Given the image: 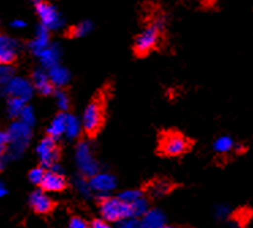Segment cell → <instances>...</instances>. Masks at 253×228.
I'll use <instances>...</instances> for the list:
<instances>
[{
  "instance_id": "1",
  "label": "cell",
  "mask_w": 253,
  "mask_h": 228,
  "mask_svg": "<svg viewBox=\"0 0 253 228\" xmlns=\"http://www.w3.org/2000/svg\"><path fill=\"white\" fill-rule=\"evenodd\" d=\"M108 95H109L108 87H104L102 90H99L94 95L93 99L90 101L87 108L84 110V115H83V130L91 139H94L95 136L98 135L105 124Z\"/></svg>"
},
{
  "instance_id": "2",
  "label": "cell",
  "mask_w": 253,
  "mask_h": 228,
  "mask_svg": "<svg viewBox=\"0 0 253 228\" xmlns=\"http://www.w3.org/2000/svg\"><path fill=\"white\" fill-rule=\"evenodd\" d=\"M192 148V141L178 130H165L158 137V152L164 156H181Z\"/></svg>"
},
{
  "instance_id": "3",
  "label": "cell",
  "mask_w": 253,
  "mask_h": 228,
  "mask_svg": "<svg viewBox=\"0 0 253 228\" xmlns=\"http://www.w3.org/2000/svg\"><path fill=\"white\" fill-rule=\"evenodd\" d=\"M161 29H162V21L157 19L153 23H150L149 26L136 37L133 50L138 57H144L157 48L158 41H160Z\"/></svg>"
},
{
  "instance_id": "4",
  "label": "cell",
  "mask_w": 253,
  "mask_h": 228,
  "mask_svg": "<svg viewBox=\"0 0 253 228\" xmlns=\"http://www.w3.org/2000/svg\"><path fill=\"white\" fill-rule=\"evenodd\" d=\"M7 136H8V155L12 159H17L26 150L29 141H30L32 130L28 125L18 121L10 126Z\"/></svg>"
},
{
  "instance_id": "5",
  "label": "cell",
  "mask_w": 253,
  "mask_h": 228,
  "mask_svg": "<svg viewBox=\"0 0 253 228\" xmlns=\"http://www.w3.org/2000/svg\"><path fill=\"white\" fill-rule=\"evenodd\" d=\"M99 208H101L102 216L109 222L120 223L123 220L133 217L132 206L121 201L119 197L117 198H104L99 204Z\"/></svg>"
},
{
  "instance_id": "6",
  "label": "cell",
  "mask_w": 253,
  "mask_h": 228,
  "mask_svg": "<svg viewBox=\"0 0 253 228\" xmlns=\"http://www.w3.org/2000/svg\"><path fill=\"white\" fill-rule=\"evenodd\" d=\"M77 163L81 173L84 177H91L98 174V163L94 159L90 146L86 141H81L77 147Z\"/></svg>"
},
{
  "instance_id": "7",
  "label": "cell",
  "mask_w": 253,
  "mask_h": 228,
  "mask_svg": "<svg viewBox=\"0 0 253 228\" xmlns=\"http://www.w3.org/2000/svg\"><path fill=\"white\" fill-rule=\"evenodd\" d=\"M37 155L41 162V167H53L60 156V151L56 144V140L50 137L42 139L37 146Z\"/></svg>"
},
{
  "instance_id": "8",
  "label": "cell",
  "mask_w": 253,
  "mask_h": 228,
  "mask_svg": "<svg viewBox=\"0 0 253 228\" xmlns=\"http://www.w3.org/2000/svg\"><path fill=\"white\" fill-rule=\"evenodd\" d=\"M34 7L41 19V25L48 30H56L61 26L63 21L53 5L45 1H34Z\"/></svg>"
},
{
  "instance_id": "9",
  "label": "cell",
  "mask_w": 253,
  "mask_h": 228,
  "mask_svg": "<svg viewBox=\"0 0 253 228\" xmlns=\"http://www.w3.org/2000/svg\"><path fill=\"white\" fill-rule=\"evenodd\" d=\"M3 92L8 94L11 98L22 99L23 102L29 101L33 95V84L23 77H12L11 80L3 87Z\"/></svg>"
},
{
  "instance_id": "10",
  "label": "cell",
  "mask_w": 253,
  "mask_h": 228,
  "mask_svg": "<svg viewBox=\"0 0 253 228\" xmlns=\"http://www.w3.org/2000/svg\"><path fill=\"white\" fill-rule=\"evenodd\" d=\"M18 56V42L8 36L0 34V65L12 64Z\"/></svg>"
},
{
  "instance_id": "11",
  "label": "cell",
  "mask_w": 253,
  "mask_h": 228,
  "mask_svg": "<svg viewBox=\"0 0 253 228\" xmlns=\"http://www.w3.org/2000/svg\"><path fill=\"white\" fill-rule=\"evenodd\" d=\"M30 206L33 208V211L36 213H39V215H46V213L53 211L55 201L45 194L42 190H36L30 195Z\"/></svg>"
},
{
  "instance_id": "12",
  "label": "cell",
  "mask_w": 253,
  "mask_h": 228,
  "mask_svg": "<svg viewBox=\"0 0 253 228\" xmlns=\"http://www.w3.org/2000/svg\"><path fill=\"white\" fill-rule=\"evenodd\" d=\"M67 188V179L61 175L56 168L52 167V171L45 173V177L41 182V189L46 191H63Z\"/></svg>"
},
{
  "instance_id": "13",
  "label": "cell",
  "mask_w": 253,
  "mask_h": 228,
  "mask_svg": "<svg viewBox=\"0 0 253 228\" xmlns=\"http://www.w3.org/2000/svg\"><path fill=\"white\" fill-rule=\"evenodd\" d=\"M32 84L33 88H36L40 94L42 95H50L53 92V84L49 80V76L48 74H45L42 70H36L34 71L33 76H32Z\"/></svg>"
},
{
  "instance_id": "14",
  "label": "cell",
  "mask_w": 253,
  "mask_h": 228,
  "mask_svg": "<svg viewBox=\"0 0 253 228\" xmlns=\"http://www.w3.org/2000/svg\"><path fill=\"white\" fill-rule=\"evenodd\" d=\"M29 48H30V50L36 56H40V54L44 52L45 49L49 48V30L41 25L39 27V30H37V34H36L34 39L29 45Z\"/></svg>"
},
{
  "instance_id": "15",
  "label": "cell",
  "mask_w": 253,
  "mask_h": 228,
  "mask_svg": "<svg viewBox=\"0 0 253 228\" xmlns=\"http://www.w3.org/2000/svg\"><path fill=\"white\" fill-rule=\"evenodd\" d=\"M173 189V182L170 179L165 178H157L150 181L149 184L146 185V191L153 197H160V195L168 194L170 193Z\"/></svg>"
},
{
  "instance_id": "16",
  "label": "cell",
  "mask_w": 253,
  "mask_h": 228,
  "mask_svg": "<svg viewBox=\"0 0 253 228\" xmlns=\"http://www.w3.org/2000/svg\"><path fill=\"white\" fill-rule=\"evenodd\" d=\"M90 186L95 191L106 193V191H110L112 189H115L116 179L115 177H112L109 174H97L90 181Z\"/></svg>"
},
{
  "instance_id": "17",
  "label": "cell",
  "mask_w": 253,
  "mask_h": 228,
  "mask_svg": "<svg viewBox=\"0 0 253 228\" xmlns=\"http://www.w3.org/2000/svg\"><path fill=\"white\" fill-rule=\"evenodd\" d=\"M41 64L50 70L52 67L59 65V59H60V48L59 45H52L49 48H46L42 53L39 56Z\"/></svg>"
},
{
  "instance_id": "18",
  "label": "cell",
  "mask_w": 253,
  "mask_h": 228,
  "mask_svg": "<svg viewBox=\"0 0 253 228\" xmlns=\"http://www.w3.org/2000/svg\"><path fill=\"white\" fill-rule=\"evenodd\" d=\"M142 228H164L165 226V217L162 215V212L153 209L149 211L142 219Z\"/></svg>"
},
{
  "instance_id": "19",
  "label": "cell",
  "mask_w": 253,
  "mask_h": 228,
  "mask_svg": "<svg viewBox=\"0 0 253 228\" xmlns=\"http://www.w3.org/2000/svg\"><path fill=\"white\" fill-rule=\"evenodd\" d=\"M48 76H49V80L52 81L53 86H66L70 81V72L61 65L52 67L48 72Z\"/></svg>"
},
{
  "instance_id": "20",
  "label": "cell",
  "mask_w": 253,
  "mask_h": 228,
  "mask_svg": "<svg viewBox=\"0 0 253 228\" xmlns=\"http://www.w3.org/2000/svg\"><path fill=\"white\" fill-rule=\"evenodd\" d=\"M66 115L67 114L64 113L56 115L55 119L50 122L49 128H48V137L57 140L63 133H66Z\"/></svg>"
},
{
  "instance_id": "21",
  "label": "cell",
  "mask_w": 253,
  "mask_h": 228,
  "mask_svg": "<svg viewBox=\"0 0 253 228\" xmlns=\"http://www.w3.org/2000/svg\"><path fill=\"white\" fill-rule=\"evenodd\" d=\"M81 130L79 122L78 119L71 115V114H67L66 115V135L68 139H75Z\"/></svg>"
},
{
  "instance_id": "22",
  "label": "cell",
  "mask_w": 253,
  "mask_h": 228,
  "mask_svg": "<svg viewBox=\"0 0 253 228\" xmlns=\"http://www.w3.org/2000/svg\"><path fill=\"white\" fill-rule=\"evenodd\" d=\"M91 29H93V23L88 21H84V22H81L79 25L77 26H72L70 29V32H68V36L70 37H83V36H86L87 33L91 32Z\"/></svg>"
},
{
  "instance_id": "23",
  "label": "cell",
  "mask_w": 253,
  "mask_h": 228,
  "mask_svg": "<svg viewBox=\"0 0 253 228\" xmlns=\"http://www.w3.org/2000/svg\"><path fill=\"white\" fill-rule=\"evenodd\" d=\"M233 147H234V143H233V140L229 136H222V137H219L218 140L215 141L214 144L215 151L220 152V153H226V152L231 151Z\"/></svg>"
},
{
  "instance_id": "24",
  "label": "cell",
  "mask_w": 253,
  "mask_h": 228,
  "mask_svg": "<svg viewBox=\"0 0 253 228\" xmlns=\"http://www.w3.org/2000/svg\"><path fill=\"white\" fill-rule=\"evenodd\" d=\"M25 102H23L22 99H18V98H10V101H8V114L11 115V117H19L21 113H22V110L25 109Z\"/></svg>"
},
{
  "instance_id": "25",
  "label": "cell",
  "mask_w": 253,
  "mask_h": 228,
  "mask_svg": "<svg viewBox=\"0 0 253 228\" xmlns=\"http://www.w3.org/2000/svg\"><path fill=\"white\" fill-rule=\"evenodd\" d=\"M119 198L121 201H124L126 204H129V205H132L133 202H136L140 198H143V194H142V191L140 190H126L124 193H121L119 195Z\"/></svg>"
},
{
  "instance_id": "26",
  "label": "cell",
  "mask_w": 253,
  "mask_h": 228,
  "mask_svg": "<svg viewBox=\"0 0 253 228\" xmlns=\"http://www.w3.org/2000/svg\"><path fill=\"white\" fill-rule=\"evenodd\" d=\"M12 77H14V68L10 65H0V86H6Z\"/></svg>"
},
{
  "instance_id": "27",
  "label": "cell",
  "mask_w": 253,
  "mask_h": 228,
  "mask_svg": "<svg viewBox=\"0 0 253 228\" xmlns=\"http://www.w3.org/2000/svg\"><path fill=\"white\" fill-rule=\"evenodd\" d=\"M131 206H132L133 217L144 216V215L149 212V202L144 200V198H140V200H138L136 202H133Z\"/></svg>"
},
{
  "instance_id": "28",
  "label": "cell",
  "mask_w": 253,
  "mask_h": 228,
  "mask_svg": "<svg viewBox=\"0 0 253 228\" xmlns=\"http://www.w3.org/2000/svg\"><path fill=\"white\" fill-rule=\"evenodd\" d=\"M34 119H36V117H34L33 109L30 108V106H25V109L22 110V113L19 115V121H21L22 124L28 125L29 128H32L34 124Z\"/></svg>"
},
{
  "instance_id": "29",
  "label": "cell",
  "mask_w": 253,
  "mask_h": 228,
  "mask_svg": "<svg viewBox=\"0 0 253 228\" xmlns=\"http://www.w3.org/2000/svg\"><path fill=\"white\" fill-rule=\"evenodd\" d=\"M45 177V170L44 167H34L30 173H29V179L33 182V184H37V185H41L42 182V179Z\"/></svg>"
},
{
  "instance_id": "30",
  "label": "cell",
  "mask_w": 253,
  "mask_h": 228,
  "mask_svg": "<svg viewBox=\"0 0 253 228\" xmlns=\"http://www.w3.org/2000/svg\"><path fill=\"white\" fill-rule=\"evenodd\" d=\"M56 98H57V105H59V108L61 110H67L68 106H70V98L67 95L66 91H57L56 94Z\"/></svg>"
},
{
  "instance_id": "31",
  "label": "cell",
  "mask_w": 253,
  "mask_h": 228,
  "mask_svg": "<svg viewBox=\"0 0 253 228\" xmlns=\"http://www.w3.org/2000/svg\"><path fill=\"white\" fill-rule=\"evenodd\" d=\"M119 228H142V224L138 219L131 217V219H126V220L119 223Z\"/></svg>"
},
{
  "instance_id": "32",
  "label": "cell",
  "mask_w": 253,
  "mask_h": 228,
  "mask_svg": "<svg viewBox=\"0 0 253 228\" xmlns=\"http://www.w3.org/2000/svg\"><path fill=\"white\" fill-rule=\"evenodd\" d=\"M70 228H90L88 224L81 217H72L70 222Z\"/></svg>"
},
{
  "instance_id": "33",
  "label": "cell",
  "mask_w": 253,
  "mask_h": 228,
  "mask_svg": "<svg viewBox=\"0 0 253 228\" xmlns=\"http://www.w3.org/2000/svg\"><path fill=\"white\" fill-rule=\"evenodd\" d=\"M7 146H8V136H7V132H0V156L6 152Z\"/></svg>"
},
{
  "instance_id": "34",
  "label": "cell",
  "mask_w": 253,
  "mask_h": 228,
  "mask_svg": "<svg viewBox=\"0 0 253 228\" xmlns=\"http://www.w3.org/2000/svg\"><path fill=\"white\" fill-rule=\"evenodd\" d=\"M90 228H112V227H110L109 224L105 222V220H99V219H95V220L91 223Z\"/></svg>"
},
{
  "instance_id": "35",
  "label": "cell",
  "mask_w": 253,
  "mask_h": 228,
  "mask_svg": "<svg viewBox=\"0 0 253 228\" xmlns=\"http://www.w3.org/2000/svg\"><path fill=\"white\" fill-rule=\"evenodd\" d=\"M11 26L15 27V29H25L26 27V22L22 21V19H15L11 23Z\"/></svg>"
},
{
  "instance_id": "36",
  "label": "cell",
  "mask_w": 253,
  "mask_h": 228,
  "mask_svg": "<svg viewBox=\"0 0 253 228\" xmlns=\"http://www.w3.org/2000/svg\"><path fill=\"white\" fill-rule=\"evenodd\" d=\"M7 193H8V191H7V188L4 186V184H3V182H0V198H1V197H4V195H7Z\"/></svg>"
},
{
  "instance_id": "37",
  "label": "cell",
  "mask_w": 253,
  "mask_h": 228,
  "mask_svg": "<svg viewBox=\"0 0 253 228\" xmlns=\"http://www.w3.org/2000/svg\"><path fill=\"white\" fill-rule=\"evenodd\" d=\"M3 167H4V164H3V162H1V160H0V173H1V171H3Z\"/></svg>"
},
{
  "instance_id": "38",
  "label": "cell",
  "mask_w": 253,
  "mask_h": 228,
  "mask_svg": "<svg viewBox=\"0 0 253 228\" xmlns=\"http://www.w3.org/2000/svg\"><path fill=\"white\" fill-rule=\"evenodd\" d=\"M164 228H170V227H164Z\"/></svg>"
}]
</instances>
